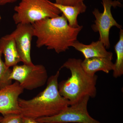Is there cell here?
<instances>
[{"label": "cell", "mask_w": 123, "mask_h": 123, "mask_svg": "<svg viewBox=\"0 0 123 123\" xmlns=\"http://www.w3.org/2000/svg\"><path fill=\"white\" fill-rule=\"evenodd\" d=\"M102 4L104 7L103 12H101L97 8H95L92 12L95 18L94 24L91 28L95 32L99 33V40L103 43L106 49L110 47L109 35L111 28L113 26L116 27L120 29H122V26L115 20L111 13L112 7H121L122 4L119 0H102Z\"/></svg>", "instance_id": "8992f818"}, {"label": "cell", "mask_w": 123, "mask_h": 123, "mask_svg": "<svg viewBox=\"0 0 123 123\" xmlns=\"http://www.w3.org/2000/svg\"><path fill=\"white\" fill-rule=\"evenodd\" d=\"M17 0H0V5L4 6L7 4L13 3Z\"/></svg>", "instance_id": "d6986e66"}, {"label": "cell", "mask_w": 123, "mask_h": 123, "mask_svg": "<svg viewBox=\"0 0 123 123\" xmlns=\"http://www.w3.org/2000/svg\"><path fill=\"white\" fill-rule=\"evenodd\" d=\"M2 55L0 50V89L12 84V80L10 79L12 69L3 61Z\"/></svg>", "instance_id": "9a60e30c"}, {"label": "cell", "mask_w": 123, "mask_h": 123, "mask_svg": "<svg viewBox=\"0 0 123 123\" xmlns=\"http://www.w3.org/2000/svg\"><path fill=\"white\" fill-rule=\"evenodd\" d=\"M112 59L107 57H94L85 59L81 62L83 69L91 76H94L98 71L108 74L114 68Z\"/></svg>", "instance_id": "7c38bea8"}, {"label": "cell", "mask_w": 123, "mask_h": 123, "mask_svg": "<svg viewBox=\"0 0 123 123\" xmlns=\"http://www.w3.org/2000/svg\"><path fill=\"white\" fill-rule=\"evenodd\" d=\"M23 117L21 114H8L3 116L0 123H23Z\"/></svg>", "instance_id": "2e32d148"}, {"label": "cell", "mask_w": 123, "mask_h": 123, "mask_svg": "<svg viewBox=\"0 0 123 123\" xmlns=\"http://www.w3.org/2000/svg\"><path fill=\"white\" fill-rule=\"evenodd\" d=\"M84 0H55V3L65 6H74L84 2Z\"/></svg>", "instance_id": "e0dca14e"}, {"label": "cell", "mask_w": 123, "mask_h": 123, "mask_svg": "<svg viewBox=\"0 0 123 123\" xmlns=\"http://www.w3.org/2000/svg\"><path fill=\"white\" fill-rule=\"evenodd\" d=\"M116 59L114 63L113 76L115 78L123 75V30L120 29L118 41L114 46Z\"/></svg>", "instance_id": "5bb4252c"}, {"label": "cell", "mask_w": 123, "mask_h": 123, "mask_svg": "<svg viewBox=\"0 0 123 123\" xmlns=\"http://www.w3.org/2000/svg\"><path fill=\"white\" fill-rule=\"evenodd\" d=\"M23 123H42L36 121V119L28 117H23Z\"/></svg>", "instance_id": "ac0fdd59"}, {"label": "cell", "mask_w": 123, "mask_h": 123, "mask_svg": "<svg viewBox=\"0 0 123 123\" xmlns=\"http://www.w3.org/2000/svg\"><path fill=\"white\" fill-rule=\"evenodd\" d=\"M72 47L81 52L85 59L94 57L113 58L112 52L108 51L103 43L99 40L92 42L88 45L80 43L77 40L74 43Z\"/></svg>", "instance_id": "8fae6325"}, {"label": "cell", "mask_w": 123, "mask_h": 123, "mask_svg": "<svg viewBox=\"0 0 123 123\" xmlns=\"http://www.w3.org/2000/svg\"><path fill=\"white\" fill-rule=\"evenodd\" d=\"M60 69L48 78L46 88L31 99L19 98L21 114L24 117L36 119L55 115L69 106L68 101L60 94L58 79Z\"/></svg>", "instance_id": "7a4b0ae2"}, {"label": "cell", "mask_w": 123, "mask_h": 123, "mask_svg": "<svg viewBox=\"0 0 123 123\" xmlns=\"http://www.w3.org/2000/svg\"><path fill=\"white\" fill-rule=\"evenodd\" d=\"M24 90L16 81L0 89V114L3 116L9 114H21L18 100Z\"/></svg>", "instance_id": "9c48e42d"}, {"label": "cell", "mask_w": 123, "mask_h": 123, "mask_svg": "<svg viewBox=\"0 0 123 123\" xmlns=\"http://www.w3.org/2000/svg\"><path fill=\"white\" fill-rule=\"evenodd\" d=\"M0 50L5 57V63L8 68L13 67L21 62L15 40L11 34L0 39Z\"/></svg>", "instance_id": "30bf717a"}, {"label": "cell", "mask_w": 123, "mask_h": 123, "mask_svg": "<svg viewBox=\"0 0 123 123\" xmlns=\"http://www.w3.org/2000/svg\"><path fill=\"white\" fill-rule=\"evenodd\" d=\"M34 36L37 37L36 46H43L59 54L72 47L77 40L83 26L73 28L68 25L63 14L54 18H46L32 24Z\"/></svg>", "instance_id": "6da1fadb"}, {"label": "cell", "mask_w": 123, "mask_h": 123, "mask_svg": "<svg viewBox=\"0 0 123 123\" xmlns=\"http://www.w3.org/2000/svg\"><path fill=\"white\" fill-rule=\"evenodd\" d=\"M13 67L10 79L17 81L24 89L32 90L47 83L48 75L46 68L43 65L23 64Z\"/></svg>", "instance_id": "5b68a950"}, {"label": "cell", "mask_w": 123, "mask_h": 123, "mask_svg": "<svg viewBox=\"0 0 123 123\" xmlns=\"http://www.w3.org/2000/svg\"><path fill=\"white\" fill-rule=\"evenodd\" d=\"M11 34L15 40L21 62L25 64L33 65L31 51L34 32L32 24H17L16 29Z\"/></svg>", "instance_id": "ba28073f"}, {"label": "cell", "mask_w": 123, "mask_h": 123, "mask_svg": "<svg viewBox=\"0 0 123 123\" xmlns=\"http://www.w3.org/2000/svg\"><path fill=\"white\" fill-rule=\"evenodd\" d=\"M1 15H0V20H1Z\"/></svg>", "instance_id": "44dd1931"}, {"label": "cell", "mask_w": 123, "mask_h": 123, "mask_svg": "<svg viewBox=\"0 0 123 123\" xmlns=\"http://www.w3.org/2000/svg\"><path fill=\"white\" fill-rule=\"evenodd\" d=\"M52 4L65 16L70 27L77 28L80 26L78 22V17L80 14L85 12L87 8L84 2L74 6L62 5L54 2Z\"/></svg>", "instance_id": "4fadbf2b"}, {"label": "cell", "mask_w": 123, "mask_h": 123, "mask_svg": "<svg viewBox=\"0 0 123 123\" xmlns=\"http://www.w3.org/2000/svg\"><path fill=\"white\" fill-rule=\"evenodd\" d=\"M90 98L89 96H86L58 114L39 118L36 120L42 123H101L93 118L88 113L87 106Z\"/></svg>", "instance_id": "52a82bcc"}, {"label": "cell", "mask_w": 123, "mask_h": 123, "mask_svg": "<svg viewBox=\"0 0 123 123\" xmlns=\"http://www.w3.org/2000/svg\"><path fill=\"white\" fill-rule=\"evenodd\" d=\"M80 59L69 58L60 68L70 70L71 76L58 84V89L62 97L68 101L69 106L76 103L86 96L94 98L97 94L98 76H91L85 72Z\"/></svg>", "instance_id": "3957f363"}, {"label": "cell", "mask_w": 123, "mask_h": 123, "mask_svg": "<svg viewBox=\"0 0 123 123\" xmlns=\"http://www.w3.org/2000/svg\"><path fill=\"white\" fill-rule=\"evenodd\" d=\"M2 117L0 116V122L1 121V119H2Z\"/></svg>", "instance_id": "ffe728a7"}, {"label": "cell", "mask_w": 123, "mask_h": 123, "mask_svg": "<svg viewBox=\"0 0 123 123\" xmlns=\"http://www.w3.org/2000/svg\"><path fill=\"white\" fill-rule=\"evenodd\" d=\"M14 11L13 18L17 25H32L45 18L56 17L61 13L49 0H20Z\"/></svg>", "instance_id": "277c9868"}]
</instances>
